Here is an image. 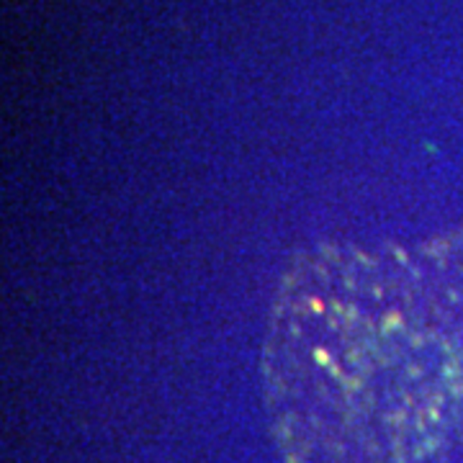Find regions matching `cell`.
<instances>
[{"mask_svg": "<svg viewBox=\"0 0 463 463\" xmlns=\"http://www.w3.org/2000/svg\"><path fill=\"white\" fill-rule=\"evenodd\" d=\"M265 404L291 463H448L463 448V232L322 248L283 279Z\"/></svg>", "mask_w": 463, "mask_h": 463, "instance_id": "obj_1", "label": "cell"}]
</instances>
